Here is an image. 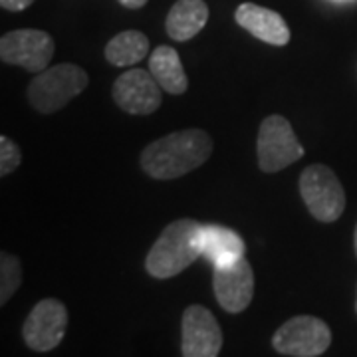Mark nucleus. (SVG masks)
<instances>
[{"label": "nucleus", "instance_id": "obj_16", "mask_svg": "<svg viewBox=\"0 0 357 357\" xmlns=\"http://www.w3.org/2000/svg\"><path fill=\"white\" fill-rule=\"evenodd\" d=\"M147 54H149V40L139 30L119 32L105 46V60L117 68L139 64Z\"/></svg>", "mask_w": 357, "mask_h": 357}, {"label": "nucleus", "instance_id": "obj_8", "mask_svg": "<svg viewBox=\"0 0 357 357\" xmlns=\"http://www.w3.org/2000/svg\"><path fill=\"white\" fill-rule=\"evenodd\" d=\"M68 328V310L56 298L40 300L28 314L22 335L30 349L34 351H52L64 340Z\"/></svg>", "mask_w": 357, "mask_h": 357}, {"label": "nucleus", "instance_id": "obj_15", "mask_svg": "<svg viewBox=\"0 0 357 357\" xmlns=\"http://www.w3.org/2000/svg\"><path fill=\"white\" fill-rule=\"evenodd\" d=\"M149 72L153 74L157 84L171 96H181L189 88V79L185 74L183 62L175 48L157 46L149 58Z\"/></svg>", "mask_w": 357, "mask_h": 357}, {"label": "nucleus", "instance_id": "obj_4", "mask_svg": "<svg viewBox=\"0 0 357 357\" xmlns=\"http://www.w3.org/2000/svg\"><path fill=\"white\" fill-rule=\"evenodd\" d=\"M300 195L310 215L319 222H335L345 208V191L328 165H310L300 175Z\"/></svg>", "mask_w": 357, "mask_h": 357}, {"label": "nucleus", "instance_id": "obj_9", "mask_svg": "<svg viewBox=\"0 0 357 357\" xmlns=\"http://www.w3.org/2000/svg\"><path fill=\"white\" fill-rule=\"evenodd\" d=\"M181 354L185 357H217L222 347V330L211 310L189 306L181 319Z\"/></svg>", "mask_w": 357, "mask_h": 357}, {"label": "nucleus", "instance_id": "obj_14", "mask_svg": "<svg viewBox=\"0 0 357 357\" xmlns=\"http://www.w3.org/2000/svg\"><path fill=\"white\" fill-rule=\"evenodd\" d=\"M208 22V6L204 0H177L167 14L165 28L169 38L187 42L195 38Z\"/></svg>", "mask_w": 357, "mask_h": 357}, {"label": "nucleus", "instance_id": "obj_19", "mask_svg": "<svg viewBox=\"0 0 357 357\" xmlns=\"http://www.w3.org/2000/svg\"><path fill=\"white\" fill-rule=\"evenodd\" d=\"M32 2L34 0H0V6L10 13H20V10H26Z\"/></svg>", "mask_w": 357, "mask_h": 357}, {"label": "nucleus", "instance_id": "obj_23", "mask_svg": "<svg viewBox=\"0 0 357 357\" xmlns=\"http://www.w3.org/2000/svg\"><path fill=\"white\" fill-rule=\"evenodd\" d=\"M356 312H357V302H356Z\"/></svg>", "mask_w": 357, "mask_h": 357}, {"label": "nucleus", "instance_id": "obj_22", "mask_svg": "<svg viewBox=\"0 0 357 357\" xmlns=\"http://www.w3.org/2000/svg\"><path fill=\"white\" fill-rule=\"evenodd\" d=\"M335 2H344V0H335Z\"/></svg>", "mask_w": 357, "mask_h": 357}, {"label": "nucleus", "instance_id": "obj_18", "mask_svg": "<svg viewBox=\"0 0 357 357\" xmlns=\"http://www.w3.org/2000/svg\"><path fill=\"white\" fill-rule=\"evenodd\" d=\"M20 163H22L20 147L13 139H8L6 135H2L0 137V175L2 177L10 175L20 167Z\"/></svg>", "mask_w": 357, "mask_h": 357}, {"label": "nucleus", "instance_id": "obj_13", "mask_svg": "<svg viewBox=\"0 0 357 357\" xmlns=\"http://www.w3.org/2000/svg\"><path fill=\"white\" fill-rule=\"evenodd\" d=\"M199 250L215 268L229 266L243 258L246 244L236 230L218 227V225H201L199 230Z\"/></svg>", "mask_w": 357, "mask_h": 357}, {"label": "nucleus", "instance_id": "obj_20", "mask_svg": "<svg viewBox=\"0 0 357 357\" xmlns=\"http://www.w3.org/2000/svg\"><path fill=\"white\" fill-rule=\"evenodd\" d=\"M119 4L126 6V8H131V10H137V8L147 4V0H119Z\"/></svg>", "mask_w": 357, "mask_h": 357}, {"label": "nucleus", "instance_id": "obj_10", "mask_svg": "<svg viewBox=\"0 0 357 357\" xmlns=\"http://www.w3.org/2000/svg\"><path fill=\"white\" fill-rule=\"evenodd\" d=\"M161 89L151 72L131 68L115 79L114 102L131 115H151L161 105Z\"/></svg>", "mask_w": 357, "mask_h": 357}, {"label": "nucleus", "instance_id": "obj_3", "mask_svg": "<svg viewBox=\"0 0 357 357\" xmlns=\"http://www.w3.org/2000/svg\"><path fill=\"white\" fill-rule=\"evenodd\" d=\"M89 77L76 64H56L40 72L28 86V102L40 114H54L66 107L88 88Z\"/></svg>", "mask_w": 357, "mask_h": 357}, {"label": "nucleus", "instance_id": "obj_12", "mask_svg": "<svg viewBox=\"0 0 357 357\" xmlns=\"http://www.w3.org/2000/svg\"><path fill=\"white\" fill-rule=\"evenodd\" d=\"M236 24L255 38L272 46H286L290 42V28L280 14L255 2H244L234 13Z\"/></svg>", "mask_w": 357, "mask_h": 357}, {"label": "nucleus", "instance_id": "obj_17", "mask_svg": "<svg viewBox=\"0 0 357 357\" xmlns=\"http://www.w3.org/2000/svg\"><path fill=\"white\" fill-rule=\"evenodd\" d=\"M22 284V264L16 256H0V304H6Z\"/></svg>", "mask_w": 357, "mask_h": 357}, {"label": "nucleus", "instance_id": "obj_2", "mask_svg": "<svg viewBox=\"0 0 357 357\" xmlns=\"http://www.w3.org/2000/svg\"><path fill=\"white\" fill-rule=\"evenodd\" d=\"M199 230L201 225L192 218H178L167 225L145 258V270L159 280L187 270L201 256Z\"/></svg>", "mask_w": 357, "mask_h": 357}, {"label": "nucleus", "instance_id": "obj_1", "mask_svg": "<svg viewBox=\"0 0 357 357\" xmlns=\"http://www.w3.org/2000/svg\"><path fill=\"white\" fill-rule=\"evenodd\" d=\"M213 139L203 129H183L149 143L141 151V169L159 181L178 178L206 163Z\"/></svg>", "mask_w": 357, "mask_h": 357}, {"label": "nucleus", "instance_id": "obj_5", "mask_svg": "<svg viewBox=\"0 0 357 357\" xmlns=\"http://www.w3.org/2000/svg\"><path fill=\"white\" fill-rule=\"evenodd\" d=\"M256 153L258 167L264 173H278L296 163L304 155V147L300 145L292 123L286 117L268 115L258 129Z\"/></svg>", "mask_w": 357, "mask_h": 357}, {"label": "nucleus", "instance_id": "obj_7", "mask_svg": "<svg viewBox=\"0 0 357 357\" xmlns=\"http://www.w3.org/2000/svg\"><path fill=\"white\" fill-rule=\"evenodd\" d=\"M56 44L48 32L22 28L6 32L0 38V60L4 64L20 66L26 72H44L54 58Z\"/></svg>", "mask_w": 357, "mask_h": 357}, {"label": "nucleus", "instance_id": "obj_21", "mask_svg": "<svg viewBox=\"0 0 357 357\" xmlns=\"http://www.w3.org/2000/svg\"><path fill=\"white\" fill-rule=\"evenodd\" d=\"M354 248H356V256H357V225H356V234H354Z\"/></svg>", "mask_w": 357, "mask_h": 357}, {"label": "nucleus", "instance_id": "obj_11", "mask_svg": "<svg viewBox=\"0 0 357 357\" xmlns=\"http://www.w3.org/2000/svg\"><path fill=\"white\" fill-rule=\"evenodd\" d=\"M213 290L218 306L229 314H241L250 306L255 296V272L246 258H238L229 266L215 268Z\"/></svg>", "mask_w": 357, "mask_h": 357}, {"label": "nucleus", "instance_id": "obj_6", "mask_svg": "<svg viewBox=\"0 0 357 357\" xmlns=\"http://www.w3.org/2000/svg\"><path fill=\"white\" fill-rule=\"evenodd\" d=\"M332 344V330L316 316H296L272 335V347L288 357H318Z\"/></svg>", "mask_w": 357, "mask_h": 357}]
</instances>
